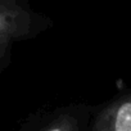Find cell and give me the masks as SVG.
Masks as SVG:
<instances>
[{"instance_id":"1","label":"cell","mask_w":131,"mask_h":131,"mask_svg":"<svg viewBox=\"0 0 131 131\" xmlns=\"http://www.w3.org/2000/svg\"><path fill=\"white\" fill-rule=\"evenodd\" d=\"M53 25L51 19L36 13L26 3L3 0L0 10V41H2V71L10 62L12 45L16 41L36 37Z\"/></svg>"},{"instance_id":"3","label":"cell","mask_w":131,"mask_h":131,"mask_svg":"<svg viewBox=\"0 0 131 131\" xmlns=\"http://www.w3.org/2000/svg\"><path fill=\"white\" fill-rule=\"evenodd\" d=\"M86 131H131V88L94 105Z\"/></svg>"},{"instance_id":"2","label":"cell","mask_w":131,"mask_h":131,"mask_svg":"<svg viewBox=\"0 0 131 131\" xmlns=\"http://www.w3.org/2000/svg\"><path fill=\"white\" fill-rule=\"evenodd\" d=\"M94 105L81 102L63 103L31 113L18 131H86Z\"/></svg>"}]
</instances>
